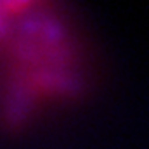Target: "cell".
<instances>
[{"instance_id":"6da1fadb","label":"cell","mask_w":149,"mask_h":149,"mask_svg":"<svg viewBox=\"0 0 149 149\" xmlns=\"http://www.w3.org/2000/svg\"><path fill=\"white\" fill-rule=\"evenodd\" d=\"M9 38L10 74L5 94L12 118L47 99L68 94L74 85V61L64 26L54 14L28 7L16 17Z\"/></svg>"}]
</instances>
